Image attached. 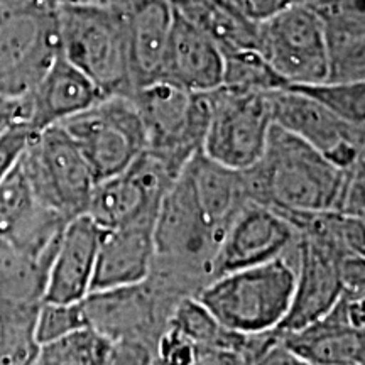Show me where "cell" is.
Masks as SVG:
<instances>
[{
  "label": "cell",
  "instance_id": "1",
  "mask_svg": "<svg viewBox=\"0 0 365 365\" xmlns=\"http://www.w3.org/2000/svg\"><path fill=\"white\" fill-rule=\"evenodd\" d=\"M242 173L249 200L284 213H340L349 180V170L276 124L262 156Z\"/></svg>",
  "mask_w": 365,
  "mask_h": 365
},
{
  "label": "cell",
  "instance_id": "2",
  "mask_svg": "<svg viewBox=\"0 0 365 365\" xmlns=\"http://www.w3.org/2000/svg\"><path fill=\"white\" fill-rule=\"evenodd\" d=\"M296 259L279 255L257 266L212 277L195 296L228 330L261 336L279 328L291 307Z\"/></svg>",
  "mask_w": 365,
  "mask_h": 365
},
{
  "label": "cell",
  "instance_id": "3",
  "mask_svg": "<svg viewBox=\"0 0 365 365\" xmlns=\"http://www.w3.org/2000/svg\"><path fill=\"white\" fill-rule=\"evenodd\" d=\"M59 53L108 95L130 97L129 41L124 16L98 2L59 4Z\"/></svg>",
  "mask_w": 365,
  "mask_h": 365
},
{
  "label": "cell",
  "instance_id": "4",
  "mask_svg": "<svg viewBox=\"0 0 365 365\" xmlns=\"http://www.w3.org/2000/svg\"><path fill=\"white\" fill-rule=\"evenodd\" d=\"M61 0H0V95L24 98L59 54Z\"/></svg>",
  "mask_w": 365,
  "mask_h": 365
},
{
  "label": "cell",
  "instance_id": "5",
  "mask_svg": "<svg viewBox=\"0 0 365 365\" xmlns=\"http://www.w3.org/2000/svg\"><path fill=\"white\" fill-rule=\"evenodd\" d=\"M36 198L66 220L85 215L95 178L73 137L63 125L34 132L19 158Z\"/></svg>",
  "mask_w": 365,
  "mask_h": 365
},
{
  "label": "cell",
  "instance_id": "6",
  "mask_svg": "<svg viewBox=\"0 0 365 365\" xmlns=\"http://www.w3.org/2000/svg\"><path fill=\"white\" fill-rule=\"evenodd\" d=\"M143 120L148 148L182 171L203 148L208 125L207 93H195L170 81H153L130 95Z\"/></svg>",
  "mask_w": 365,
  "mask_h": 365
},
{
  "label": "cell",
  "instance_id": "7",
  "mask_svg": "<svg viewBox=\"0 0 365 365\" xmlns=\"http://www.w3.org/2000/svg\"><path fill=\"white\" fill-rule=\"evenodd\" d=\"M207 98L210 113L203 154L232 170H247L262 156L274 124L269 91L220 85L207 91Z\"/></svg>",
  "mask_w": 365,
  "mask_h": 365
},
{
  "label": "cell",
  "instance_id": "8",
  "mask_svg": "<svg viewBox=\"0 0 365 365\" xmlns=\"http://www.w3.org/2000/svg\"><path fill=\"white\" fill-rule=\"evenodd\" d=\"M59 125L73 137L95 181L124 173L143 150L148 137L134 100L108 95Z\"/></svg>",
  "mask_w": 365,
  "mask_h": 365
},
{
  "label": "cell",
  "instance_id": "9",
  "mask_svg": "<svg viewBox=\"0 0 365 365\" xmlns=\"http://www.w3.org/2000/svg\"><path fill=\"white\" fill-rule=\"evenodd\" d=\"M257 51L286 86L327 81L322 22L309 0H293L259 21Z\"/></svg>",
  "mask_w": 365,
  "mask_h": 365
},
{
  "label": "cell",
  "instance_id": "10",
  "mask_svg": "<svg viewBox=\"0 0 365 365\" xmlns=\"http://www.w3.org/2000/svg\"><path fill=\"white\" fill-rule=\"evenodd\" d=\"M272 122L330 159L341 170L364 163L365 127L350 124L298 90L269 91Z\"/></svg>",
  "mask_w": 365,
  "mask_h": 365
},
{
  "label": "cell",
  "instance_id": "11",
  "mask_svg": "<svg viewBox=\"0 0 365 365\" xmlns=\"http://www.w3.org/2000/svg\"><path fill=\"white\" fill-rule=\"evenodd\" d=\"M156 261L200 267L210 276V262L218 245L213 230L196 203L188 178L180 173L159 203L154 222Z\"/></svg>",
  "mask_w": 365,
  "mask_h": 365
},
{
  "label": "cell",
  "instance_id": "12",
  "mask_svg": "<svg viewBox=\"0 0 365 365\" xmlns=\"http://www.w3.org/2000/svg\"><path fill=\"white\" fill-rule=\"evenodd\" d=\"M296 239L293 223L281 212L250 200L223 232L210 262V277L272 261L289 252Z\"/></svg>",
  "mask_w": 365,
  "mask_h": 365
},
{
  "label": "cell",
  "instance_id": "13",
  "mask_svg": "<svg viewBox=\"0 0 365 365\" xmlns=\"http://www.w3.org/2000/svg\"><path fill=\"white\" fill-rule=\"evenodd\" d=\"M276 336L308 365H364V298L341 294L317 322Z\"/></svg>",
  "mask_w": 365,
  "mask_h": 365
},
{
  "label": "cell",
  "instance_id": "14",
  "mask_svg": "<svg viewBox=\"0 0 365 365\" xmlns=\"http://www.w3.org/2000/svg\"><path fill=\"white\" fill-rule=\"evenodd\" d=\"M68 222L36 198L17 161L0 182V237L22 252L51 262Z\"/></svg>",
  "mask_w": 365,
  "mask_h": 365
},
{
  "label": "cell",
  "instance_id": "15",
  "mask_svg": "<svg viewBox=\"0 0 365 365\" xmlns=\"http://www.w3.org/2000/svg\"><path fill=\"white\" fill-rule=\"evenodd\" d=\"M105 95L61 53L22 100V118L33 132L58 125L100 102Z\"/></svg>",
  "mask_w": 365,
  "mask_h": 365
},
{
  "label": "cell",
  "instance_id": "16",
  "mask_svg": "<svg viewBox=\"0 0 365 365\" xmlns=\"http://www.w3.org/2000/svg\"><path fill=\"white\" fill-rule=\"evenodd\" d=\"M102 234L86 213L66 223L49 264L43 301L80 303L90 294Z\"/></svg>",
  "mask_w": 365,
  "mask_h": 365
},
{
  "label": "cell",
  "instance_id": "17",
  "mask_svg": "<svg viewBox=\"0 0 365 365\" xmlns=\"http://www.w3.org/2000/svg\"><path fill=\"white\" fill-rule=\"evenodd\" d=\"M319 17L327 81H365V0H309Z\"/></svg>",
  "mask_w": 365,
  "mask_h": 365
},
{
  "label": "cell",
  "instance_id": "18",
  "mask_svg": "<svg viewBox=\"0 0 365 365\" xmlns=\"http://www.w3.org/2000/svg\"><path fill=\"white\" fill-rule=\"evenodd\" d=\"M154 222L137 220L103 230L91 291L135 286L149 279L156 259Z\"/></svg>",
  "mask_w": 365,
  "mask_h": 365
},
{
  "label": "cell",
  "instance_id": "19",
  "mask_svg": "<svg viewBox=\"0 0 365 365\" xmlns=\"http://www.w3.org/2000/svg\"><path fill=\"white\" fill-rule=\"evenodd\" d=\"M223 63L220 46L175 12L159 80L207 93L222 85Z\"/></svg>",
  "mask_w": 365,
  "mask_h": 365
},
{
  "label": "cell",
  "instance_id": "20",
  "mask_svg": "<svg viewBox=\"0 0 365 365\" xmlns=\"http://www.w3.org/2000/svg\"><path fill=\"white\" fill-rule=\"evenodd\" d=\"M88 325L110 340L139 336L149 340L158 322V301L148 281L115 289L91 291L81 301Z\"/></svg>",
  "mask_w": 365,
  "mask_h": 365
},
{
  "label": "cell",
  "instance_id": "21",
  "mask_svg": "<svg viewBox=\"0 0 365 365\" xmlns=\"http://www.w3.org/2000/svg\"><path fill=\"white\" fill-rule=\"evenodd\" d=\"M182 173L188 178L205 220L220 242L228 223L234 220L245 203L250 202L245 190L244 173L213 161L205 156L203 150L196 153L186 163Z\"/></svg>",
  "mask_w": 365,
  "mask_h": 365
},
{
  "label": "cell",
  "instance_id": "22",
  "mask_svg": "<svg viewBox=\"0 0 365 365\" xmlns=\"http://www.w3.org/2000/svg\"><path fill=\"white\" fill-rule=\"evenodd\" d=\"M120 14L125 22L132 78L137 90L158 81L161 76L163 58L175 11L170 0H145Z\"/></svg>",
  "mask_w": 365,
  "mask_h": 365
},
{
  "label": "cell",
  "instance_id": "23",
  "mask_svg": "<svg viewBox=\"0 0 365 365\" xmlns=\"http://www.w3.org/2000/svg\"><path fill=\"white\" fill-rule=\"evenodd\" d=\"M170 4L175 12L215 41L222 53L257 49V22L225 0H170Z\"/></svg>",
  "mask_w": 365,
  "mask_h": 365
},
{
  "label": "cell",
  "instance_id": "24",
  "mask_svg": "<svg viewBox=\"0 0 365 365\" xmlns=\"http://www.w3.org/2000/svg\"><path fill=\"white\" fill-rule=\"evenodd\" d=\"M168 327L180 331L182 336L202 349L234 350L244 355L252 349V340L255 339L223 327L215 314L195 294L182 296L180 301H176L168 317Z\"/></svg>",
  "mask_w": 365,
  "mask_h": 365
},
{
  "label": "cell",
  "instance_id": "25",
  "mask_svg": "<svg viewBox=\"0 0 365 365\" xmlns=\"http://www.w3.org/2000/svg\"><path fill=\"white\" fill-rule=\"evenodd\" d=\"M41 303L0 301V365H34L39 352L36 319Z\"/></svg>",
  "mask_w": 365,
  "mask_h": 365
},
{
  "label": "cell",
  "instance_id": "26",
  "mask_svg": "<svg viewBox=\"0 0 365 365\" xmlns=\"http://www.w3.org/2000/svg\"><path fill=\"white\" fill-rule=\"evenodd\" d=\"M110 339L83 327L39 346L34 365H105Z\"/></svg>",
  "mask_w": 365,
  "mask_h": 365
},
{
  "label": "cell",
  "instance_id": "27",
  "mask_svg": "<svg viewBox=\"0 0 365 365\" xmlns=\"http://www.w3.org/2000/svg\"><path fill=\"white\" fill-rule=\"evenodd\" d=\"M222 85L239 90L272 91L284 88V80L269 66L257 49H234L223 53Z\"/></svg>",
  "mask_w": 365,
  "mask_h": 365
},
{
  "label": "cell",
  "instance_id": "28",
  "mask_svg": "<svg viewBox=\"0 0 365 365\" xmlns=\"http://www.w3.org/2000/svg\"><path fill=\"white\" fill-rule=\"evenodd\" d=\"M289 88L317 100L350 124L365 127V81H322L313 85H293Z\"/></svg>",
  "mask_w": 365,
  "mask_h": 365
},
{
  "label": "cell",
  "instance_id": "29",
  "mask_svg": "<svg viewBox=\"0 0 365 365\" xmlns=\"http://www.w3.org/2000/svg\"><path fill=\"white\" fill-rule=\"evenodd\" d=\"M90 327L83 303H48L43 301L36 319V336L39 345L56 340L78 328Z\"/></svg>",
  "mask_w": 365,
  "mask_h": 365
},
{
  "label": "cell",
  "instance_id": "30",
  "mask_svg": "<svg viewBox=\"0 0 365 365\" xmlns=\"http://www.w3.org/2000/svg\"><path fill=\"white\" fill-rule=\"evenodd\" d=\"M105 365H156V349L139 336L115 339L110 341Z\"/></svg>",
  "mask_w": 365,
  "mask_h": 365
},
{
  "label": "cell",
  "instance_id": "31",
  "mask_svg": "<svg viewBox=\"0 0 365 365\" xmlns=\"http://www.w3.org/2000/svg\"><path fill=\"white\" fill-rule=\"evenodd\" d=\"M33 134L34 132L21 120L12 122L0 132V182L6 180V176L19 161Z\"/></svg>",
  "mask_w": 365,
  "mask_h": 365
},
{
  "label": "cell",
  "instance_id": "32",
  "mask_svg": "<svg viewBox=\"0 0 365 365\" xmlns=\"http://www.w3.org/2000/svg\"><path fill=\"white\" fill-rule=\"evenodd\" d=\"M262 341L244 355V365H308L287 350L274 333H269Z\"/></svg>",
  "mask_w": 365,
  "mask_h": 365
},
{
  "label": "cell",
  "instance_id": "33",
  "mask_svg": "<svg viewBox=\"0 0 365 365\" xmlns=\"http://www.w3.org/2000/svg\"><path fill=\"white\" fill-rule=\"evenodd\" d=\"M225 2L234 6L237 11L247 16L249 19L259 22L271 14L277 12L279 9L286 7L293 0H225Z\"/></svg>",
  "mask_w": 365,
  "mask_h": 365
},
{
  "label": "cell",
  "instance_id": "34",
  "mask_svg": "<svg viewBox=\"0 0 365 365\" xmlns=\"http://www.w3.org/2000/svg\"><path fill=\"white\" fill-rule=\"evenodd\" d=\"M193 365H244V354L234 352V350L202 349L200 346L198 357Z\"/></svg>",
  "mask_w": 365,
  "mask_h": 365
},
{
  "label": "cell",
  "instance_id": "35",
  "mask_svg": "<svg viewBox=\"0 0 365 365\" xmlns=\"http://www.w3.org/2000/svg\"><path fill=\"white\" fill-rule=\"evenodd\" d=\"M16 120L24 122V118H22V100L0 95V132Z\"/></svg>",
  "mask_w": 365,
  "mask_h": 365
},
{
  "label": "cell",
  "instance_id": "36",
  "mask_svg": "<svg viewBox=\"0 0 365 365\" xmlns=\"http://www.w3.org/2000/svg\"><path fill=\"white\" fill-rule=\"evenodd\" d=\"M68 2H97V0H68Z\"/></svg>",
  "mask_w": 365,
  "mask_h": 365
}]
</instances>
